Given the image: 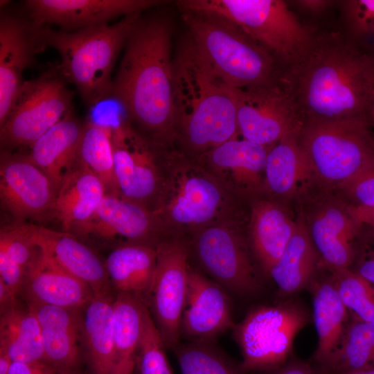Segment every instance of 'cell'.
<instances>
[{"mask_svg": "<svg viewBox=\"0 0 374 374\" xmlns=\"http://www.w3.org/2000/svg\"><path fill=\"white\" fill-rule=\"evenodd\" d=\"M283 75L304 123L368 118L374 55L344 32L317 30L305 55Z\"/></svg>", "mask_w": 374, "mask_h": 374, "instance_id": "obj_1", "label": "cell"}, {"mask_svg": "<svg viewBox=\"0 0 374 374\" xmlns=\"http://www.w3.org/2000/svg\"><path fill=\"white\" fill-rule=\"evenodd\" d=\"M171 39L169 19L141 17L126 41L111 94L138 132L159 147L175 139Z\"/></svg>", "mask_w": 374, "mask_h": 374, "instance_id": "obj_2", "label": "cell"}, {"mask_svg": "<svg viewBox=\"0 0 374 374\" xmlns=\"http://www.w3.org/2000/svg\"><path fill=\"white\" fill-rule=\"evenodd\" d=\"M172 69L175 139L201 156L238 136L237 88L217 73L190 37Z\"/></svg>", "mask_w": 374, "mask_h": 374, "instance_id": "obj_3", "label": "cell"}, {"mask_svg": "<svg viewBox=\"0 0 374 374\" xmlns=\"http://www.w3.org/2000/svg\"><path fill=\"white\" fill-rule=\"evenodd\" d=\"M141 17V13L132 14L112 24L74 31L42 26L40 35L45 48L51 47L59 53L61 74L75 85L87 105H96L111 98L114 66Z\"/></svg>", "mask_w": 374, "mask_h": 374, "instance_id": "obj_4", "label": "cell"}, {"mask_svg": "<svg viewBox=\"0 0 374 374\" xmlns=\"http://www.w3.org/2000/svg\"><path fill=\"white\" fill-rule=\"evenodd\" d=\"M181 17L201 54L233 87L265 83L282 74L270 52L232 21L199 10L181 11Z\"/></svg>", "mask_w": 374, "mask_h": 374, "instance_id": "obj_5", "label": "cell"}, {"mask_svg": "<svg viewBox=\"0 0 374 374\" xmlns=\"http://www.w3.org/2000/svg\"><path fill=\"white\" fill-rule=\"evenodd\" d=\"M181 11L199 10L220 15L238 25L265 48L285 71L310 48L317 30L303 24L281 0H181Z\"/></svg>", "mask_w": 374, "mask_h": 374, "instance_id": "obj_6", "label": "cell"}, {"mask_svg": "<svg viewBox=\"0 0 374 374\" xmlns=\"http://www.w3.org/2000/svg\"><path fill=\"white\" fill-rule=\"evenodd\" d=\"M300 141L313 174L341 186L374 163V132L367 117L304 123Z\"/></svg>", "mask_w": 374, "mask_h": 374, "instance_id": "obj_7", "label": "cell"}, {"mask_svg": "<svg viewBox=\"0 0 374 374\" xmlns=\"http://www.w3.org/2000/svg\"><path fill=\"white\" fill-rule=\"evenodd\" d=\"M165 173L153 208L161 226L197 229L217 224L225 206L223 186L206 169L188 161L179 162ZM162 228V226H161Z\"/></svg>", "mask_w": 374, "mask_h": 374, "instance_id": "obj_8", "label": "cell"}, {"mask_svg": "<svg viewBox=\"0 0 374 374\" xmlns=\"http://www.w3.org/2000/svg\"><path fill=\"white\" fill-rule=\"evenodd\" d=\"M58 66L24 81L4 123L0 125L1 151L30 148L71 110L73 93Z\"/></svg>", "mask_w": 374, "mask_h": 374, "instance_id": "obj_9", "label": "cell"}, {"mask_svg": "<svg viewBox=\"0 0 374 374\" xmlns=\"http://www.w3.org/2000/svg\"><path fill=\"white\" fill-rule=\"evenodd\" d=\"M307 313L296 304L260 306L233 327L242 371L278 368L287 358L296 334L306 325Z\"/></svg>", "mask_w": 374, "mask_h": 374, "instance_id": "obj_10", "label": "cell"}, {"mask_svg": "<svg viewBox=\"0 0 374 374\" xmlns=\"http://www.w3.org/2000/svg\"><path fill=\"white\" fill-rule=\"evenodd\" d=\"M237 122L243 139L271 147L300 133L304 123L283 73L269 82L237 88Z\"/></svg>", "mask_w": 374, "mask_h": 374, "instance_id": "obj_11", "label": "cell"}, {"mask_svg": "<svg viewBox=\"0 0 374 374\" xmlns=\"http://www.w3.org/2000/svg\"><path fill=\"white\" fill-rule=\"evenodd\" d=\"M110 132L118 195L153 211L165 177L159 146L125 122Z\"/></svg>", "mask_w": 374, "mask_h": 374, "instance_id": "obj_12", "label": "cell"}, {"mask_svg": "<svg viewBox=\"0 0 374 374\" xmlns=\"http://www.w3.org/2000/svg\"><path fill=\"white\" fill-rule=\"evenodd\" d=\"M188 250L180 240H162L157 244V262L151 285L144 297L166 348L179 344L190 266Z\"/></svg>", "mask_w": 374, "mask_h": 374, "instance_id": "obj_13", "label": "cell"}, {"mask_svg": "<svg viewBox=\"0 0 374 374\" xmlns=\"http://www.w3.org/2000/svg\"><path fill=\"white\" fill-rule=\"evenodd\" d=\"M194 249L202 268L224 289L248 295L261 287L248 246L233 227L217 223L199 230Z\"/></svg>", "mask_w": 374, "mask_h": 374, "instance_id": "obj_14", "label": "cell"}, {"mask_svg": "<svg viewBox=\"0 0 374 374\" xmlns=\"http://www.w3.org/2000/svg\"><path fill=\"white\" fill-rule=\"evenodd\" d=\"M161 226L153 211L118 194L107 193L94 214L70 233L80 240L115 247L127 243L157 245Z\"/></svg>", "mask_w": 374, "mask_h": 374, "instance_id": "obj_15", "label": "cell"}, {"mask_svg": "<svg viewBox=\"0 0 374 374\" xmlns=\"http://www.w3.org/2000/svg\"><path fill=\"white\" fill-rule=\"evenodd\" d=\"M56 192L48 175L25 154L1 152V204L16 221L51 219Z\"/></svg>", "mask_w": 374, "mask_h": 374, "instance_id": "obj_16", "label": "cell"}, {"mask_svg": "<svg viewBox=\"0 0 374 374\" xmlns=\"http://www.w3.org/2000/svg\"><path fill=\"white\" fill-rule=\"evenodd\" d=\"M42 26L22 16L1 9L0 15V125L9 115L21 87L24 70L45 46Z\"/></svg>", "mask_w": 374, "mask_h": 374, "instance_id": "obj_17", "label": "cell"}, {"mask_svg": "<svg viewBox=\"0 0 374 374\" xmlns=\"http://www.w3.org/2000/svg\"><path fill=\"white\" fill-rule=\"evenodd\" d=\"M157 0H27L26 15L38 26L56 24L64 31L109 24L163 3Z\"/></svg>", "mask_w": 374, "mask_h": 374, "instance_id": "obj_18", "label": "cell"}, {"mask_svg": "<svg viewBox=\"0 0 374 374\" xmlns=\"http://www.w3.org/2000/svg\"><path fill=\"white\" fill-rule=\"evenodd\" d=\"M230 299L225 289L190 267L180 337L208 341L233 328Z\"/></svg>", "mask_w": 374, "mask_h": 374, "instance_id": "obj_19", "label": "cell"}, {"mask_svg": "<svg viewBox=\"0 0 374 374\" xmlns=\"http://www.w3.org/2000/svg\"><path fill=\"white\" fill-rule=\"evenodd\" d=\"M32 229L36 244L58 267L89 285L94 294H112L104 262L82 240L63 231L33 224Z\"/></svg>", "mask_w": 374, "mask_h": 374, "instance_id": "obj_20", "label": "cell"}, {"mask_svg": "<svg viewBox=\"0 0 374 374\" xmlns=\"http://www.w3.org/2000/svg\"><path fill=\"white\" fill-rule=\"evenodd\" d=\"M272 147V146H271ZM265 146L238 136L201 155L222 186L253 191L262 184L268 152Z\"/></svg>", "mask_w": 374, "mask_h": 374, "instance_id": "obj_21", "label": "cell"}, {"mask_svg": "<svg viewBox=\"0 0 374 374\" xmlns=\"http://www.w3.org/2000/svg\"><path fill=\"white\" fill-rule=\"evenodd\" d=\"M19 295L26 303L82 310L95 294L89 285L58 267L41 249Z\"/></svg>", "mask_w": 374, "mask_h": 374, "instance_id": "obj_22", "label": "cell"}, {"mask_svg": "<svg viewBox=\"0 0 374 374\" xmlns=\"http://www.w3.org/2000/svg\"><path fill=\"white\" fill-rule=\"evenodd\" d=\"M26 303L37 318L46 361L57 371L76 369L82 344L81 310Z\"/></svg>", "mask_w": 374, "mask_h": 374, "instance_id": "obj_23", "label": "cell"}, {"mask_svg": "<svg viewBox=\"0 0 374 374\" xmlns=\"http://www.w3.org/2000/svg\"><path fill=\"white\" fill-rule=\"evenodd\" d=\"M84 125L71 110L25 154L48 175L57 190L63 179L77 167L78 148Z\"/></svg>", "mask_w": 374, "mask_h": 374, "instance_id": "obj_24", "label": "cell"}, {"mask_svg": "<svg viewBox=\"0 0 374 374\" xmlns=\"http://www.w3.org/2000/svg\"><path fill=\"white\" fill-rule=\"evenodd\" d=\"M359 226L347 206L329 204L318 210L307 228L319 254L330 267L337 270L347 269L351 263V240Z\"/></svg>", "mask_w": 374, "mask_h": 374, "instance_id": "obj_25", "label": "cell"}, {"mask_svg": "<svg viewBox=\"0 0 374 374\" xmlns=\"http://www.w3.org/2000/svg\"><path fill=\"white\" fill-rule=\"evenodd\" d=\"M296 224L286 209L276 202L261 200L253 206L249 224L251 247L267 276L292 237Z\"/></svg>", "mask_w": 374, "mask_h": 374, "instance_id": "obj_26", "label": "cell"}, {"mask_svg": "<svg viewBox=\"0 0 374 374\" xmlns=\"http://www.w3.org/2000/svg\"><path fill=\"white\" fill-rule=\"evenodd\" d=\"M107 193L100 178L77 166L57 190L51 219L61 224L63 231L70 233L94 214Z\"/></svg>", "mask_w": 374, "mask_h": 374, "instance_id": "obj_27", "label": "cell"}, {"mask_svg": "<svg viewBox=\"0 0 374 374\" xmlns=\"http://www.w3.org/2000/svg\"><path fill=\"white\" fill-rule=\"evenodd\" d=\"M157 262V245L127 243L112 249L104 262L112 287L144 299Z\"/></svg>", "mask_w": 374, "mask_h": 374, "instance_id": "obj_28", "label": "cell"}, {"mask_svg": "<svg viewBox=\"0 0 374 374\" xmlns=\"http://www.w3.org/2000/svg\"><path fill=\"white\" fill-rule=\"evenodd\" d=\"M148 306L141 296L117 292L113 301L112 374H134L138 348Z\"/></svg>", "mask_w": 374, "mask_h": 374, "instance_id": "obj_29", "label": "cell"}, {"mask_svg": "<svg viewBox=\"0 0 374 374\" xmlns=\"http://www.w3.org/2000/svg\"><path fill=\"white\" fill-rule=\"evenodd\" d=\"M112 294H95L84 308L82 344L91 374H112L114 367Z\"/></svg>", "mask_w": 374, "mask_h": 374, "instance_id": "obj_30", "label": "cell"}, {"mask_svg": "<svg viewBox=\"0 0 374 374\" xmlns=\"http://www.w3.org/2000/svg\"><path fill=\"white\" fill-rule=\"evenodd\" d=\"M0 350L12 362H46L40 326L33 310L18 301L0 312Z\"/></svg>", "mask_w": 374, "mask_h": 374, "instance_id": "obj_31", "label": "cell"}, {"mask_svg": "<svg viewBox=\"0 0 374 374\" xmlns=\"http://www.w3.org/2000/svg\"><path fill=\"white\" fill-rule=\"evenodd\" d=\"M41 254L32 224L16 221L0 231V280L19 296L28 270Z\"/></svg>", "mask_w": 374, "mask_h": 374, "instance_id": "obj_32", "label": "cell"}, {"mask_svg": "<svg viewBox=\"0 0 374 374\" xmlns=\"http://www.w3.org/2000/svg\"><path fill=\"white\" fill-rule=\"evenodd\" d=\"M319 253L307 226L300 220L295 231L269 275L283 294L295 293L310 280L314 271Z\"/></svg>", "mask_w": 374, "mask_h": 374, "instance_id": "obj_33", "label": "cell"}, {"mask_svg": "<svg viewBox=\"0 0 374 374\" xmlns=\"http://www.w3.org/2000/svg\"><path fill=\"white\" fill-rule=\"evenodd\" d=\"M300 134L283 137L268 152L265 179L269 189L275 194H293L301 181L313 175Z\"/></svg>", "mask_w": 374, "mask_h": 374, "instance_id": "obj_34", "label": "cell"}, {"mask_svg": "<svg viewBox=\"0 0 374 374\" xmlns=\"http://www.w3.org/2000/svg\"><path fill=\"white\" fill-rule=\"evenodd\" d=\"M347 308L331 281L313 290V316L318 335L316 359L326 365L339 347L346 328Z\"/></svg>", "mask_w": 374, "mask_h": 374, "instance_id": "obj_35", "label": "cell"}, {"mask_svg": "<svg viewBox=\"0 0 374 374\" xmlns=\"http://www.w3.org/2000/svg\"><path fill=\"white\" fill-rule=\"evenodd\" d=\"M77 166L100 178L107 193L118 195L114 176L110 127L91 121L84 123L78 148Z\"/></svg>", "mask_w": 374, "mask_h": 374, "instance_id": "obj_36", "label": "cell"}, {"mask_svg": "<svg viewBox=\"0 0 374 374\" xmlns=\"http://www.w3.org/2000/svg\"><path fill=\"white\" fill-rule=\"evenodd\" d=\"M326 366L337 374L374 367V322L359 320L346 328Z\"/></svg>", "mask_w": 374, "mask_h": 374, "instance_id": "obj_37", "label": "cell"}, {"mask_svg": "<svg viewBox=\"0 0 374 374\" xmlns=\"http://www.w3.org/2000/svg\"><path fill=\"white\" fill-rule=\"evenodd\" d=\"M181 374H242L213 341H188L174 350Z\"/></svg>", "mask_w": 374, "mask_h": 374, "instance_id": "obj_38", "label": "cell"}, {"mask_svg": "<svg viewBox=\"0 0 374 374\" xmlns=\"http://www.w3.org/2000/svg\"><path fill=\"white\" fill-rule=\"evenodd\" d=\"M331 282L347 309L361 321L374 322V287L371 283L348 268L335 270Z\"/></svg>", "mask_w": 374, "mask_h": 374, "instance_id": "obj_39", "label": "cell"}, {"mask_svg": "<svg viewBox=\"0 0 374 374\" xmlns=\"http://www.w3.org/2000/svg\"><path fill=\"white\" fill-rule=\"evenodd\" d=\"M166 349L148 308L136 353L134 372L136 371L137 374H172Z\"/></svg>", "mask_w": 374, "mask_h": 374, "instance_id": "obj_40", "label": "cell"}, {"mask_svg": "<svg viewBox=\"0 0 374 374\" xmlns=\"http://www.w3.org/2000/svg\"><path fill=\"white\" fill-rule=\"evenodd\" d=\"M341 6L344 33L363 48L374 42V0H346Z\"/></svg>", "mask_w": 374, "mask_h": 374, "instance_id": "obj_41", "label": "cell"}, {"mask_svg": "<svg viewBox=\"0 0 374 374\" xmlns=\"http://www.w3.org/2000/svg\"><path fill=\"white\" fill-rule=\"evenodd\" d=\"M341 187L355 202L353 206L374 207V163Z\"/></svg>", "mask_w": 374, "mask_h": 374, "instance_id": "obj_42", "label": "cell"}, {"mask_svg": "<svg viewBox=\"0 0 374 374\" xmlns=\"http://www.w3.org/2000/svg\"><path fill=\"white\" fill-rule=\"evenodd\" d=\"M9 374H58L57 370L46 362H12Z\"/></svg>", "mask_w": 374, "mask_h": 374, "instance_id": "obj_43", "label": "cell"}, {"mask_svg": "<svg viewBox=\"0 0 374 374\" xmlns=\"http://www.w3.org/2000/svg\"><path fill=\"white\" fill-rule=\"evenodd\" d=\"M289 2V1H288ZM303 12L314 17L321 16L337 3L330 0H297L289 2Z\"/></svg>", "mask_w": 374, "mask_h": 374, "instance_id": "obj_44", "label": "cell"}, {"mask_svg": "<svg viewBox=\"0 0 374 374\" xmlns=\"http://www.w3.org/2000/svg\"><path fill=\"white\" fill-rule=\"evenodd\" d=\"M347 210L359 225H368L374 229V207L350 205L347 206Z\"/></svg>", "mask_w": 374, "mask_h": 374, "instance_id": "obj_45", "label": "cell"}, {"mask_svg": "<svg viewBox=\"0 0 374 374\" xmlns=\"http://www.w3.org/2000/svg\"><path fill=\"white\" fill-rule=\"evenodd\" d=\"M271 374H314L310 367L304 364H292L276 369Z\"/></svg>", "mask_w": 374, "mask_h": 374, "instance_id": "obj_46", "label": "cell"}, {"mask_svg": "<svg viewBox=\"0 0 374 374\" xmlns=\"http://www.w3.org/2000/svg\"><path fill=\"white\" fill-rule=\"evenodd\" d=\"M357 274L374 285V251L361 264Z\"/></svg>", "mask_w": 374, "mask_h": 374, "instance_id": "obj_47", "label": "cell"}, {"mask_svg": "<svg viewBox=\"0 0 374 374\" xmlns=\"http://www.w3.org/2000/svg\"><path fill=\"white\" fill-rule=\"evenodd\" d=\"M12 362L8 355L0 350V374H9Z\"/></svg>", "mask_w": 374, "mask_h": 374, "instance_id": "obj_48", "label": "cell"}, {"mask_svg": "<svg viewBox=\"0 0 374 374\" xmlns=\"http://www.w3.org/2000/svg\"><path fill=\"white\" fill-rule=\"evenodd\" d=\"M368 118L374 132V91L368 112Z\"/></svg>", "mask_w": 374, "mask_h": 374, "instance_id": "obj_49", "label": "cell"}, {"mask_svg": "<svg viewBox=\"0 0 374 374\" xmlns=\"http://www.w3.org/2000/svg\"><path fill=\"white\" fill-rule=\"evenodd\" d=\"M344 374H374V367L364 370L350 372Z\"/></svg>", "mask_w": 374, "mask_h": 374, "instance_id": "obj_50", "label": "cell"}, {"mask_svg": "<svg viewBox=\"0 0 374 374\" xmlns=\"http://www.w3.org/2000/svg\"><path fill=\"white\" fill-rule=\"evenodd\" d=\"M58 374H80L76 369H62L57 371Z\"/></svg>", "mask_w": 374, "mask_h": 374, "instance_id": "obj_51", "label": "cell"}, {"mask_svg": "<svg viewBox=\"0 0 374 374\" xmlns=\"http://www.w3.org/2000/svg\"><path fill=\"white\" fill-rule=\"evenodd\" d=\"M368 51L374 55V42L368 46Z\"/></svg>", "mask_w": 374, "mask_h": 374, "instance_id": "obj_52", "label": "cell"}]
</instances>
